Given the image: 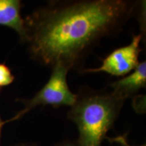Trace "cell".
<instances>
[{
    "instance_id": "cell-1",
    "label": "cell",
    "mask_w": 146,
    "mask_h": 146,
    "mask_svg": "<svg viewBox=\"0 0 146 146\" xmlns=\"http://www.w3.org/2000/svg\"><path fill=\"white\" fill-rule=\"evenodd\" d=\"M132 3L123 0L58 3L25 21L26 40L36 59L71 68L84 51L127 18Z\"/></svg>"
},
{
    "instance_id": "cell-11",
    "label": "cell",
    "mask_w": 146,
    "mask_h": 146,
    "mask_svg": "<svg viewBox=\"0 0 146 146\" xmlns=\"http://www.w3.org/2000/svg\"><path fill=\"white\" fill-rule=\"evenodd\" d=\"M14 146H35V145H30V144H19V145H16Z\"/></svg>"
},
{
    "instance_id": "cell-3",
    "label": "cell",
    "mask_w": 146,
    "mask_h": 146,
    "mask_svg": "<svg viewBox=\"0 0 146 146\" xmlns=\"http://www.w3.org/2000/svg\"><path fill=\"white\" fill-rule=\"evenodd\" d=\"M53 68L50 79L44 87L32 99L23 101L25 108L9 121L22 117L24 114L38 106L50 105L58 107L60 106H73L77 101V96L69 89L66 81L68 68L62 64H56Z\"/></svg>"
},
{
    "instance_id": "cell-6",
    "label": "cell",
    "mask_w": 146,
    "mask_h": 146,
    "mask_svg": "<svg viewBox=\"0 0 146 146\" xmlns=\"http://www.w3.org/2000/svg\"><path fill=\"white\" fill-rule=\"evenodd\" d=\"M21 7L20 0H0V25L14 29L25 41L26 28L21 14Z\"/></svg>"
},
{
    "instance_id": "cell-4",
    "label": "cell",
    "mask_w": 146,
    "mask_h": 146,
    "mask_svg": "<svg viewBox=\"0 0 146 146\" xmlns=\"http://www.w3.org/2000/svg\"><path fill=\"white\" fill-rule=\"evenodd\" d=\"M141 35L133 36L129 45L120 47L108 55L103 60L99 68L87 69L85 72H104L114 76H124L134 70L139 63V56L141 52L140 41Z\"/></svg>"
},
{
    "instance_id": "cell-8",
    "label": "cell",
    "mask_w": 146,
    "mask_h": 146,
    "mask_svg": "<svg viewBox=\"0 0 146 146\" xmlns=\"http://www.w3.org/2000/svg\"><path fill=\"white\" fill-rule=\"evenodd\" d=\"M108 139H109L110 141L117 142V143L121 144V145H123V146H131L129 143H128L127 139H126L125 136H118L117 137L112 138V139L108 138ZM141 146H145V145H141Z\"/></svg>"
},
{
    "instance_id": "cell-5",
    "label": "cell",
    "mask_w": 146,
    "mask_h": 146,
    "mask_svg": "<svg viewBox=\"0 0 146 146\" xmlns=\"http://www.w3.org/2000/svg\"><path fill=\"white\" fill-rule=\"evenodd\" d=\"M146 63L139 64L131 74L111 85L112 94L118 99L125 101L126 98L137 92L140 89L145 87Z\"/></svg>"
},
{
    "instance_id": "cell-2",
    "label": "cell",
    "mask_w": 146,
    "mask_h": 146,
    "mask_svg": "<svg viewBox=\"0 0 146 146\" xmlns=\"http://www.w3.org/2000/svg\"><path fill=\"white\" fill-rule=\"evenodd\" d=\"M124 101L110 95H94L76 101L68 118L77 126V146H101L114 125Z\"/></svg>"
},
{
    "instance_id": "cell-10",
    "label": "cell",
    "mask_w": 146,
    "mask_h": 146,
    "mask_svg": "<svg viewBox=\"0 0 146 146\" xmlns=\"http://www.w3.org/2000/svg\"><path fill=\"white\" fill-rule=\"evenodd\" d=\"M5 123V122H2V120H1V118H0V139H1V129H2V127L3 124Z\"/></svg>"
},
{
    "instance_id": "cell-9",
    "label": "cell",
    "mask_w": 146,
    "mask_h": 146,
    "mask_svg": "<svg viewBox=\"0 0 146 146\" xmlns=\"http://www.w3.org/2000/svg\"><path fill=\"white\" fill-rule=\"evenodd\" d=\"M56 146H77V144L70 143V142H66V143H63Z\"/></svg>"
},
{
    "instance_id": "cell-7",
    "label": "cell",
    "mask_w": 146,
    "mask_h": 146,
    "mask_svg": "<svg viewBox=\"0 0 146 146\" xmlns=\"http://www.w3.org/2000/svg\"><path fill=\"white\" fill-rule=\"evenodd\" d=\"M14 76L4 64H0V86H7L13 83Z\"/></svg>"
}]
</instances>
